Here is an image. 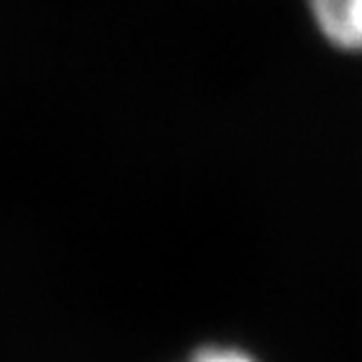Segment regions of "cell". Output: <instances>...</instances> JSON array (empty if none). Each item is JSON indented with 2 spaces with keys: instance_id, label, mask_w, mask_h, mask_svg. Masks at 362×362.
<instances>
[{
  "instance_id": "obj_1",
  "label": "cell",
  "mask_w": 362,
  "mask_h": 362,
  "mask_svg": "<svg viewBox=\"0 0 362 362\" xmlns=\"http://www.w3.org/2000/svg\"><path fill=\"white\" fill-rule=\"evenodd\" d=\"M317 28L342 51H362V0H310Z\"/></svg>"
},
{
  "instance_id": "obj_2",
  "label": "cell",
  "mask_w": 362,
  "mask_h": 362,
  "mask_svg": "<svg viewBox=\"0 0 362 362\" xmlns=\"http://www.w3.org/2000/svg\"><path fill=\"white\" fill-rule=\"evenodd\" d=\"M189 362H257L237 347H204Z\"/></svg>"
}]
</instances>
